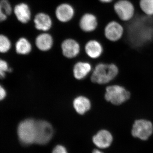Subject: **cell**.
I'll return each instance as SVG.
<instances>
[{
    "instance_id": "6da1fadb",
    "label": "cell",
    "mask_w": 153,
    "mask_h": 153,
    "mask_svg": "<svg viewBox=\"0 0 153 153\" xmlns=\"http://www.w3.org/2000/svg\"><path fill=\"white\" fill-rule=\"evenodd\" d=\"M140 17V21H139L140 24L135 17L134 18L140 27L133 19L129 22L133 24L131 26L133 28L130 29H131L130 30H133L130 32V37L131 38V40L133 41L132 42H133L134 44L138 45L151 41L153 37V27L151 25V23H149L153 17L146 16L145 15H144V17Z\"/></svg>"
},
{
    "instance_id": "7a4b0ae2",
    "label": "cell",
    "mask_w": 153,
    "mask_h": 153,
    "mask_svg": "<svg viewBox=\"0 0 153 153\" xmlns=\"http://www.w3.org/2000/svg\"><path fill=\"white\" fill-rule=\"evenodd\" d=\"M118 73V69L114 64L100 63L96 66L91 80L98 84H105L114 79Z\"/></svg>"
},
{
    "instance_id": "3957f363",
    "label": "cell",
    "mask_w": 153,
    "mask_h": 153,
    "mask_svg": "<svg viewBox=\"0 0 153 153\" xmlns=\"http://www.w3.org/2000/svg\"><path fill=\"white\" fill-rule=\"evenodd\" d=\"M113 10L119 20L125 23L131 22L136 16L135 7L130 0H117Z\"/></svg>"
},
{
    "instance_id": "277c9868",
    "label": "cell",
    "mask_w": 153,
    "mask_h": 153,
    "mask_svg": "<svg viewBox=\"0 0 153 153\" xmlns=\"http://www.w3.org/2000/svg\"><path fill=\"white\" fill-rule=\"evenodd\" d=\"M36 121L28 119L19 124L18 134L21 142L25 145L35 143L36 137Z\"/></svg>"
},
{
    "instance_id": "5b68a950",
    "label": "cell",
    "mask_w": 153,
    "mask_h": 153,
    "mask_svg": "<svg viewBox=\"0 0 153 153\" xmlns=\"http://www.w3.org/2000/svg\"><path fill=\"white\" fill-rule=\"evenodd\" d=\"M130 93L124 88L114 85L106 88L105 99L114 105H120L129 98Z\"/></svg>"
},
{
    "instance_id": "8992f818",
    "label": "cell",
    "mask_w": 153,
    "mask_h": 153,
    "mask_svg": "<svg viewBox=\"0 0 153 153\" xmlns=\"http://www.w3.org/2000/svg\"><path fill=\"white\" fill-rule=\"evenodd\" d=\"M153 133V125L150 121L146 120H138L135 121L131 130L133 136L142 140H146Z\"/></svg>"
},
{
    "instance_id": "52a82bcc",
    "label": "cell",
    "mask_w": 153,
    "mask_h": 153,
    "mask_svg": "<svg viewBox=\"0 0 153 153\" xmlns=\"http://www.w3.org/2000/svg\"><path fill=\"white\" fill-rule=\"evenodd\" d=\"M53 134V128L49 123L44 120L36 121V143L46 144L52 139Z\"/></svg>"
},
{
    "instance_id": "ba28073f",
    "label": "cell",
    "mask_w": 153,
    "mask_h": 153,
    "mask_svg": "<svg viewBox=\"0 0 153 153\" xmlns=\"http://www.w3.org/2000/svg\"><path fill=\"white\" fill-rule=\"evenodd\" d=\"M105 38L110 41L116 42L122 38L125 33L123 25L116 20H111L105 25L104 30Z\"/></svg>"
},
{
    "instance_id": "9c48e42d",
    "label": "cell",
    "mask_w": 153,
    "mask_h": 153,
    "mask_svg": "<svg viewBox=\"0 0 153 153\" xmlns=\"http://www.w3.org/2000/svg\"><path fill=\"white\" fill-rule=\"evenodd\" d=\"M113 141L112 134L106 130H101L93 137V142L97 148L105 149L109 147Z\"/></svg>"
},
{
    "instance_id": "30bf717a",
    "label": "cell",
    "mask_w": 153,
    "mask_h": 153,
    "mask_svg": "<svg viewBox=\"0 0 153 153\" xmlns=\"http://www.w3.org/2000/svg\"><path fill=\"white\" fill-rule=\"evenodd\" d=\"M55 13L58 21L62 23H66L71 21L74 16V10L71 5L63 3L57 6Z\"/></svg>"
},
{
    "instance_id": "8fae6325",
    "label": "cell",
    "mask_w": 153,
    "mask_h": 153,
    "mask_svg": "<svg viewBox=\"0 0 153 153\" xmlns=\"http://www.w3.org/2000/svg\"><path fill=\"white\" fill-rule=\"evenodd\" d=\"M79 26L80 29L84 32H93L97 27L98 20L93 14H85L79 20Z\"/></svg>"
},
{
    "instance_id": "7c38bea8",
    "label": "cell",
    "mask_w": 153,
    "mask_h": 153,
    "mask_svg": "<svg viewBox=\"0 0 153 153\" xmlns=\"http://www.w3.org/2000/svg\"><path fill=\"white\" fill-rule=\"evenodd\" d=\"M63 55L67 58H73L78 55L80 50L79 44L75 40L67 39L61 45Z\"/></svg>"
},
{
    "instance_id": "4fadbf2b",
    "label": "cell",
    "mask_w": 153,
    "mask_h": 153,
    "mask_svg": "<svg viewBox=\"0 0 153 153\" xmlns=\"http://www.w3.org/2000/svg\"><path fill=\"white\" fill-rule=\"evenodd\" d=\"M14 14L19 22L22 24H27L31 18V12L30 7L26 3H22L15 6Z\"/></svg>"
},
{
    "instance_id": "5bb4252c",
    "label": "cell",
    "mask_w": 153,
    "mask_h": 153,
    "mask_svg": "<svg viewBox=\"0 0 153 153\" xmlns=\"http://www.w3.org/2000/svg\"><path fill=\"white\" fill-rule=\"evenodd\" d=\"M35 27L40 31H48L52 27V19L48 14L44 13H38L34 20Z\"/></svg>"
},
{
    "instance_id": "9a60e30c",
    "label": "cell",
    "mask_w": 153,
    "mask_h": 153,
    "mask_svg": "<svg viewBox=\"0 0 153 153\" xmlns=\"http://www.w3.org/2000/svg\"><path fill=\"white\" fill-rule=\"evenodd\" d=\"M53 44L52 37L48 33H44L37 36L36 39V44L40 50L47 51L52 48Z\"/></svg>"
},
{
    "instance_id": "2e32d148",
    "label": "cell",
    "mask_w": 153,
    "mask_h": 153,
    "mask_svg": "<svg viewBox=\"0 0 153 153\" xmlns=\"http://www.w3.org/2000/svg\"><path fill=\"white\" fill-rule=\"evenodd\" d=\"M85 51L89 57L92 58L99 57L102 53V46L98 41L91 40L88 42L85 46Z\"/></svg>"
},
{
    "instance_id": "e0dca14e",
    "label": "cell",
    "mask_w": 153,
    "mask_h": 153,
    "mask_svg": "<svg viewBox=\"0 0 153 153\" xmlns=\"http://www.w3.org/2000/svg\"><path fill=\"white\" fill-rule=\"evenodd\" d=\"M73 106L76 112L79 114H83L90 109V100L83 96H79L74 100Z\"/></svg>"
},
{
    "instance_id": "ac0fdd59",
    "label": "cell",
    "mask_w": 153,
    "mask_h": 153,
    "mask_svg": "<svg viewBox=\"0 0 153 153\" xmlns=\"http://www.w3.org/2000/svg\"><path fill=\"white\" fill-rule=\"evenodd\" d=\"M91 66L89 63L79 62L74 65L73 73L75 78L81 79L85 78L91 70Z\"/></svg>"
},
{
    "instance_id": "d6986e66",
    "label": "cell",
    "mask_w": 153,
    "mask_h": 153,
    "mask_svg": "<svg viewBox=\"0 0 153 153\" xmlns=\"http://www.w3.org/2000/svg\"><path fill=\"white\" fill-rule=\"evenodd\" d=\"M17 53L20 55H27L32 50V45L27 38H20L16 44Z\"/></svg>"
},
{
    "instance_id": "ffe728a7",
    "label": "cell",
    "mask_w": 153,
    "mask_h": 153,
    "mask_svg": "<svg viewBox=\"0 0 153 153\" xmlns=\"http://www.w3.org/2000/svg\"><path fill=\"white\" fill-rule=\"evenodd\" d=\"M139 6L144 15L153 17V0H139Z\"/></svg>"
},
{
    "instance_id": "44dd1931",
    "label": "cell",
    "mask_w": 153,
    "mask_h": 153,
    "mask_svg": "<svg viewBox=\"0 0 153 153\" xmlns=\"http://www.w3.org/2000/svg\"><path fill=\"white\" fill-rule=\"evenodd\" d=\"M11 47V41L9 38L5 35H0V53L8 52Z\"/></svg>"
},
{
    "instance_id": "7402d4cb",
    "label": "cell",
    "mask_w": 153,
    "mask_h": 153,
    "mask_svg": "<svg viewBox=\"0 0 153 153\" xmlns=\"http://www.w3.org/2000/svg\"><path fill=\"white\" fill-rule=\"evenodd\" d=\"M0 5L4 13L7 16H10L12 14L13 11V8L10 3L8 0H1Z\"/></svg>"
},
{
    "instance_id": "603a6c76",
    "label": "cell",
    "mask_w": 153,
    "mask_h": 153,
    "mask_svg": "<svg viewBox=\"0 0 153 153\" xmlns=\"http://www.w3.org/2000/svg\"><path fill=\"white\" fill-rule=\"evenodd\" d=\"M9 68L7 63L0 58V79L5 78L6 72H8Z\"/></svg>"
},
{
    "instance_id": "cb8c5ba5",
    "label": "cell",
    "mask_w": 153,
    "mask_h": 153,
    "mask_svg": "<svg viewBox=\"0 0 153 153\" xmlns=\"http://www.w3.org/2000/svg\"><path fill=\"white\" fill-rule=\"evenodd\" d=\"M52 153H68L66 148L61 145H57L56 146L53 151Z\"/></svg>"
},
{
    "instance_id": "d4e9b609",
    "label": "cell",
    "mask_w": 153,
    "mask_h": 153,
    "mask_svg": "<svg viewBox=\"0 0 153 153\" xmlns=\"http://www.w3.org/2000/svg\"><path fill=\"white\" fill-rule=\"evenodd\" d=\"M7 96V91L0 84V101L3 100Z\"/></svg>"
},
{
    "instance_id": "484cf974",
    "label": "cell",
    "mask_w": 153,
    "mask_h": 153,
    "mask_svg": "<svg viewBox=\"0 0 153 153\" xmlns=\"http://www.w3.org/2000/svg\"><path fill=\"white\" fill-rule=\"evenodd\" d=\"M7 16L4 13V11L2 9L1 7V5H0V22L6 21L7 19Z\"/></svg>"
},
{
    "instance_id": "4316f807",
    "label": "cell",
    "mask_w": 153,
    "mask_h": 153,
    "mask_svg": "<svg viewBox=\"0 0 153 153\" xmlns=\"http://www.w3.org/2000/svg\"><path fill=\"white\" fill-rule=\"evenodd\" d=\"M99 1L103 4H110L114 1V0H98Z\"/></svg>"
},
{
    "instance_id": "83f0119b",
    "label": "cell",
    "mask_w": 153,
    "mask_h": 153,
    "mask_svg": "<svg viewBox=\"0 0 153 153\" xmlns=\"http://www.w3.org/2000/svg\"><path fill=\"white\" fill-rule=\"evenodd\" d=\"M92 153H104L102 152V151L99 150L98 149H94V150L93 151V152Z\"/></svg>"
}]
</instances>
